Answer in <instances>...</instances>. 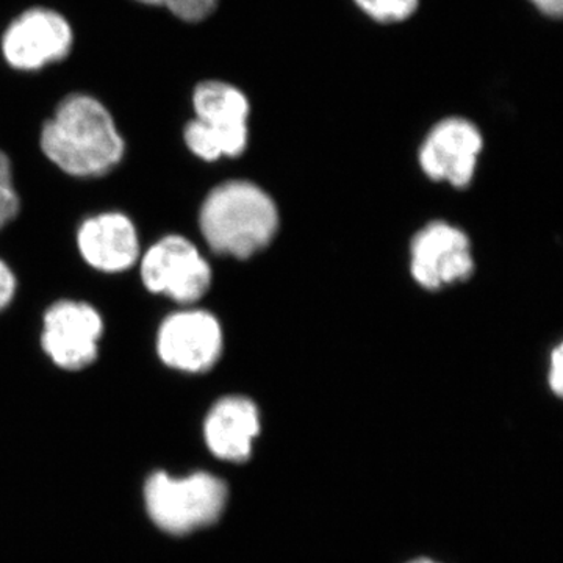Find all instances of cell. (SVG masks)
I'll list each match as a JSON object with an SVG mask.
<instances>
[{
	"instance_id": "15",
	"label": "cell",
	"mask_w": 563,
	"mask_h": 563,
	"mask_svg": "<svg viewBox=\"0 0 563 563\" xmlns=\"http://www.w3.org/2000/svg\"><path fill=\"white\" fill-rule=\"evenodd\" d=\"M21 199L13 181V168L9 155L0 151V229L18 217Z\"/></svg>"
},
{
	"instance_id": "18",
	"label": "cell",
	"mask_w": 563,
	"mask_h": 563,
	"mask_svg": "<svg viewBox=\"0 0 563 563\" xmlns=\"http://www.w3.org/2000/svg\"><path fill=\"white\" fill-rule=\"evenodd\" d=\"M550 385L555 395H562L563 388V351L562 346L555 347L551 355Z\"/></svg>"
},
{
	"instance_id": "12",
	"label": "cell",
	"mask_w": 563,
	"mask_h": 563,
	"mask_svg": "<svg viewBox=\"0 0 563 563\" xmlns=\"http://www.w3.org/2000/svg\"><path fill=\"white\" fill-rule=\"evenodd\" d=\"M261 433L257 406L244 396H225L214 402L203 421V439L214 457L243 463L250 461L252 444Z\"/></svg>"
},
{
	"instance_id": "9",
	"label": "cell",
	"mask_w": 563,
	"mask_h": 563,
	"mask_svg": "<svg viewBox=\"0 0 563 563\" xmlns=\"http://www.w3.org/2000/svg\"><path fill=\"white\" fill-rule=\"evenodd\" d=\"M412 276L428 290L468 279L474 261L468 239L461 229L446 222H432L415 235Z\"/></svg>"
},
{
	"instance_id": "3",
	"label": "cell",
	"mask_w": 563,
	"mask_h": 563,
	"mask_svg": "<svg viewBox=\"0 0 563 563\" xmlns=\"http://www.w3.org/2000/svg\"><path fill=\"white\" fill-rule=\"evenodd\" d=\"M228 495L224 481L206 472L185 477L157 472L144 485L151 520L172 536H187L213 525L224 512Z\"/></svg>"
},
{
	"instance_id": "2",
	"label": "cell",
	"mask_w": 563,
	"mask_h": 563,
	"mask_svg": "<svg viewBox=\"0 0 563 563\" xmlns=\"http://www.w3.org/2000/svg\"><path fill=\"white\" fill-rule=\"evenodd\" d=\"M199 228L211 251L250 258L272 243L279 228V213L257 185L224 181L203 199Z\"/></svg>"
},
{
	"instance_id": "11",
	"label": "cell",
	"mask_w": 563,
	"mask_h": 563,
	"mask_svg": "<svg viewBox=\"0 0 563 563\" xmlns=\"http://www.w3.org/2000/svg\"><path fill=\"white\" fill-rule=\"evenodd\" d=\"M195 120L228 141L233 157L242 155L250 141L251 101L246 92L225 80H203L191 96Z\"/></svg>"
},
{
	"instance_id": "1",
	"label": "cell",
	"mask_w": 563,
	"mask_h": 563,
	"mask_svg": "<svg viewBox=\"0 0 563 563\" xmlns=\"http://www.w3.org/2000/svg\"><path fill=\"white\" fill-rule=\"evenodd\" d=\"M40 146L60 172L80 179L106 176L125 154L113 114L87 92H73L58 102L41 129Z\"/></svg>"
},
{
	"instance_id": "10",
	"label": "cell",
	"mask_w": 563,
	"mask_h": 563,
	"mask_svg": "<svg viewBox=\"0 0 563 563\" xmlns=\"http://www.w3.org/2000/svg\"><path fill=\"white\" fill-rule=\"evenodd\" d=\"M77 250L96 272L124 273L140 262L139 231L131 218L121 211L95 214L79 225Z\"/></svg>"
},
{
	"instance_id": "4",
	"label": "cell",
	"mask_w": 563,
	"mask_h": 563,
	"mask_svg": "<svg viewBox=\"0 0 563 563\" xmlns=\"http://www.w3.org/2000/svg\"><path fill=\"white\" fill-rule=\"evenodd\" d=\"M140 276L147 291L191 306L210 290L213 273L195 243L166 235L141 255Z\"/></svg>"
},
{
	"instance_id": "14",
	"label": "cell",
	"mask_w": 563,
	"mask_h": 563,
	"mask_svg": "<svg viewBox=\"0 0 563 563\" xmlns=\"http://www.w3.org/2000/svg\"><path fill=\"white\" fill-rule=\"evenodd\" d=\"M144 5L163 7L173 13L177 20L187 24H199L213 16L220 5V0H136Z\"/></svg>"
},
{
	"instance_id": "17",
	"label": "cell",
	"mask_w": 563,
	"mask_h": 563,
	"mask_svg": "<svg viewBox=\"0 0 563 563\" xmlns=\"http://www.w3.org/2000/svg\"><path fill=\"white\" fill-rule=\"evenodd\" d=\"M529 5L548 21H561L563 16V0H526Z\"/></svg>"
},
{
	"instance_id": "13",
	"label": "cell",
	"mask_w": 563,
	"mask_h": 563,
	"mask_svg": "<svg viewBox=\"0 0 563 563\" xmlns=\"http://www.w3.org/2000/svg\"><path fill=\"white\" fill-rule=\"evenodd\" d=\"M351 3L373 24L395 27L412 21L422 0H351Z\"/></svg>"
},
{
	"instance_id": "5",
	"label": "cell",
	"mask_w": 563,
	"mask_h": 563,
	"mask_svg": "<svg viewBox=\"0 0 563 563\" xmlns=\"http://www.w3.org/2000/svg\"><path fill=\"white\" fill-rule=\"evenodd\" d=\"M74 47V31L57 10L33 7L10 22L0 41L3 60L21 73L63 62Z\"/></svg>"
},
{
	"instance_id": "7",
	"label": "cell",
	"mask_w": 563,
	"mask_h": 563,
	"mask_svg": "<svg viewBox=\"0 0 563 563\" xmlns=\"http://www.w3.org/2000/svg\"><path fill=\"white\" fill-rule=\"evenodd\" d=\"M224 336L214 314L201 309L169 313L158 325L155 351L163 365L176 372L201 374L220 361Z\"/></svg>"
},
{
	"instance_id": "16",
	"label": "cell",
	"mask_w": 563,
	"mask_h": 563,
	"mask_svg": "<svg viewBox=\"0 0 563 563\" xmlns=\"http://www.w3.org/2000/svg\"><path fill=\"white\" fill-rule=\"evenodd\" d=\"M16 290L18 280L13 269L5 262L0 261V312L13 302Z\"/></svg>"
},
{
	"instance_id": "8",
	"label": "cell",
	"mask_w": 563,
	"mask_h": 563,
	"mask_svg": "<svg viewBox=\"0 0 563 563\" xmlns=\"http://www.w3.org/2000/svg\"><path fill=\"white\" fill-rule=\"evenodd\" d=\"M484 139L479 128L463 117L443 118L433 124L420 147L422 172L433 180L463 188L472 181Z\"/></svg>"
},
{
	"instance_id": "19",
	"label": "cell",
	"mask_w": 563,
	"mask_h": 563,
	"mask_svg": "<svg viewBox=\"0 0 563 563\" xmlns=\"http://www.w3.org/2000/svg\"><path fill=\"white\" fill-rule=\"evenodd\" d=\"M409 563H439V562H433V561H431V559H417V561L409 562Z\"/></svg>"
},
{
	"instance_id": "6",
	"label": "cell",
	"mask_w": 563,
	"mask_h": 563,
	"mask_svg": "<svg viewBox=\"0 0 563 563\" xmlns=\"http://www.w3.org/2000/svg\"><path fill=\"white\" fill-rule=\"evenodd\" d=\"M103 328L91 303L62 299L44 312L41 347L58 368L80 372L98 358Z\"/></svg>"
}]
</instances>
